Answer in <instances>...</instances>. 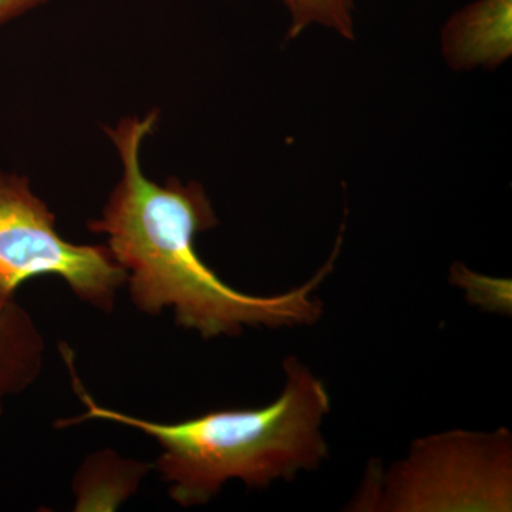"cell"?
Wrapping results in <instances>:
<instances>
[{
  "mask_svg": "<svg viewBox=\"0 0 512 512\" xmlns=\"http://www.w3.org/2000/svg\"><path fill=\"white\" fill-rule=\"evenodd\" d=\"M157 119L153 111L107 130L119 151L123 177L103 217L89 224L90 231L109 237L107 248L126 271L138 311L158 315L173 308L178 325L197 330L204 339L238 336L245 326L292 328L318 322L323 303L313 292L332 272L342 235L328 264L299 288L271 296L231 288L195 249V237L218 225L204 188L177 178L160 185L141 170V146Z\"/></svg>",
  "mask_w": 512,
  "mask_h": 512,
  "instance_id": "obj_1",
  "label": "cell"
},
{
  "mask_svg": "<svg viewBox=\"0 0 512 512\" xmlns=\"http://www.w3.org/2000/svg\"><path fill=\"white\" fill-rule=\"evenodd\" d=\"M284 369V392L262 409L218 410L180 423H157L101 407L79 387L87 412L60 424L103 420L153 437L163 450L157 467L175 503L207 504L232 478L264 488L278 478L292 480L301 470H316L328 457L320 431L330 412L325 383L296 357H288Z\"/></svg>",
  "mask_w": 512,
  "mask_h": 512,
  "instance_id": "obj_2",
  "label": "cell"
},
{
  "mask_svg": "<svg viewBox=\"0 0 512 512\" xmlns=\"http://www.w3.org/2000/svg\"><path fill=\"white\" fill-rule=\"evenodd\" d=\"M357 510L511 511V436L451 431L416 441Z\"/></svg>",
  "mask_w": 512,
  "mask_h": 512,
  "instance_id": "obj_3",
  "label": "cell"
},
{
  "mask_svg": "<svg viewBox=\"0 0 512 512\" xmlns=\"http://www.w3.org/2000/svg\"><path fill=\"white\" fill-rule=\"evenodd\" d=\"M55 222L25 177L0 171V305L13 301L30 279L55 275L82 301L110 312L126 271L109 248L60 237Z\"/></svg>",
  "mask_w": 512,
  "mask_h": 512,
  "instance_id": "obj_4",
  "label": "cell"
},
{
  "mask_svg": "<svg viewBox=\"0 0 512 512\" xmlns=\"http://www.w3.org/2000/svg\"><path fill=\"white\" fill-rule=\"evenodd\" d=\"M441 45L453 69L500 66L512 53V0L468 3L447 20Z\"/></svg>",
  "mask_w": 512,
  "mask_h": 512,
  "instance_id": "obj_5",
  "label": "cell"
},
{
  "mask_svg": "<svg viewBox=\"0 0 512 512\" xmlns=\"http://www.w3.org/2000/svg\"><path fill=\"white\" fill-rule=\"evenodd\" d=\"M42 336L13 299L0 305V409L5 399L35 382L43 363Z\"/></svg>",
  "mask_w": 512,
  "mask_h": 512,
  "instance_id": "obj_6",
  "label": "cell"
},
{
  "mask_svg": "<svg viewBox=\"0 0 512 512\" xmlns=\"http://www.w3.org/2000/svg\"><path fill=\"white\" fill-rule=\"evenodd\" d=\"M291 15L288 40L301 35L311 25L325 26L345 39H355V0H279Z\"/></svg>",
  "mask_w": 512,
  "mask_h": 512,
  "instance_id": "obj_7",
  "label": "cell"
},
{
  "mask_svg": "<svg viewBox=\"0 0 512 512\" xmlns=\"http://www.w3.org/2000/svg\"><path fill=\"white\" fill-rule=\"evenodd\" d=\"M42 2H45V0H0V23L15 18L25 10Z\"/></svg>",
  "mask_w": 512,
  "mask_h": 512,
  "instance_id": "obj_8",
  "label": "cell"
}]
</instances>
